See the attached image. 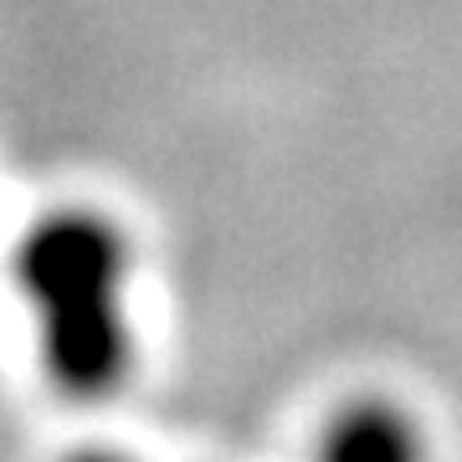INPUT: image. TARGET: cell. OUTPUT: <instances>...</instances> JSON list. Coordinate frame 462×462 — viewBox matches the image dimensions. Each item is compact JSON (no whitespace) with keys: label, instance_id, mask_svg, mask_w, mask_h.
I'll list each match as a JSON object with an SVG mask.
<instances>
[{"label":"cell","instance_id":"cell-3","mask_svg":"<svg viewBox=\"0 0 462 462\" xmlns=\"http://www.w3.org/2000/svg\"><path fill=\"white\" fill-rule=\"evenodd\" d=\"M67 462H139V457H124V452H72Z\"/></svg>","mask_w":462,"mask_h":462},{"label":"cell","instance_id":"cell-1","mask_svg":"<svg viewBox=\"0 0 462 462\" xmlns=\"http://www.w3.org/2000/svg\"><path fill=\"white\" fill-rule=\"evenodd\" d=\"M134 252L103 211L67 206L42 216L16 247V288L36 319L42 365L57 391L103 401L129 380Z\"/></svg>","mask_w":462,"mask_h":462},{"label":"cell","instance_id":"cell-2","mask_svg":"<svg viewBox=\"0 0 462 462\" xmlns=\"http://www.w3.org/2000/svg\"><path fill=\"white\" fill-rule=\"evenodd\" d=\"M314 462H431L427 427L391 396L345 401L324 421Z\"/></svg>","mask_w":462,"mask_h":462}]
</instances>
